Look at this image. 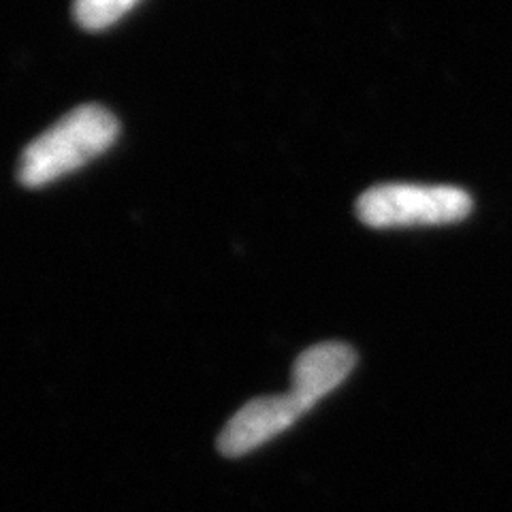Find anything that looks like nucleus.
<instances>
[{
    "instance_id": "nucleus-1",
    "label": "nucleus",
    "mask_w": 512,
    "mask_h": 512,
    "mask_svg": "<svg viewBox=\"0 0 512 512\" xmlns=\"http://www.w3.org/2000/svg\"><path fill=\"white\" fill-rule=\"evenodd\" d=\"M118 137V122L99 105H82L60 118L24 150L20 182L39 188L103 154Z\"/></svg>"
},
{
    "instance_id": "nucleus-2",
    "label": "nucleus",
    "mask_w": 512,
    "mask_h": 512,
    "mask_svg": "<svg viewBox=\"0 0 512 512\" xmlns=\"http://www.w3.org/2000/svg\"><path fill=\"white\" fill-rule=\"evenodd\" d=\"M472 205V197L459 186L387 182L363 192L357 216L372 229L440 227L468 218Z\"/></svg>"
},
{
    "instance_id": "nucleus-3",
    "label": "nucleus",
    "mask_w": 512,
    "mask_h": 512,
    "mask_svg": "<svg viewBox=\"0 0 512 512\" xmlns=\"http://www.w3.org/2000/svg\"><path fill=\"white\" fill-rule=\"evenodd\" d=\"M306 410L288 391L284 395L256 397L239 408L218 436V451L224 457H242L254 448L274 440L293 427Z\"/></svg>"
},
{
    "instance_id": "nucleus-4",
    "label": "nucleus",
    "mask_w": 512,
    "mask_h": 512,
    "mask_svg": "<svg viewBox=\"0 0 512 512\" xmlns=\"http://www.w3.org/2000/svg\"><path fill=\"white\" fill-rule=\"evenodd\" d=\"M357 365V352L342 342H323L301 352L293 367V397L310 412L320 399L350 376Z\"/></svg>"
},
{
    "instance_id": "nucleus-5",
    "label": "nucleus",
    "mask_w": 512,
    "mask_h": 512,
    "mask_svg": "<svg viewBox=\"0 0 512 512\" xmlns=\"http://www.w3.org/2000/svg\"><path fill=\"white\" fill-rule=\"evenodd\" d=\"M139 0H75V18L88 30H103L116 24Z\"/></svg>"
}]
</instances>
